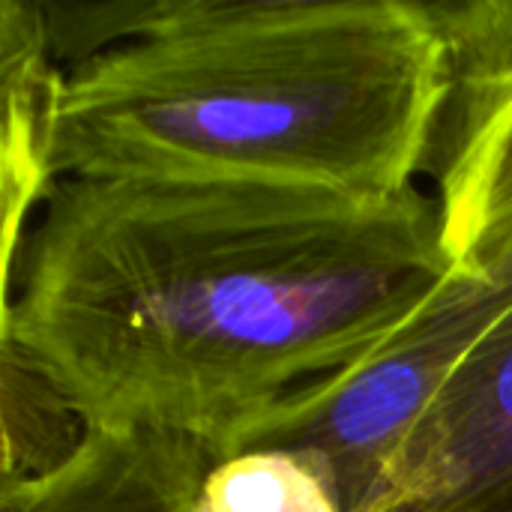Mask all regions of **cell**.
<instances>
[{
  "label": "cell",
  "mask_w": 512,
  "mask_h": 512,
  "mask_svg": "<svg viewBox=\"0 0 512 512\" xmlns=\"http://www.w3.org/2000/svg\"><path fill=\"white\" fill-rule=\"evenodd\" d=\"M435 198L63 177L3 285L0 342L93 429L204 444L393 342L453 282Z\"/></svg>",
  "instance_id": "cell-1"
},
{
  "label": "cell",
  "mask_w": 512,
  "mask_h": 512,
  "mask_svg": "<svg viewBox=\"0 0 512 512\" xmlns=\"http://www.w3.org/2000/svg\"><path fill=\"white\" fill-rule=\"evenodd\" d=\"M57 177L417 189L447 96L429 0L45 3Z\"/></svg>",
  "instance_id": "cell-2"
},
{
  "label": "cell",
  "mask_w": 512,
  "mask_h": 512,
  "mask_svg": "<svg viewBox=\"0 0 512 512\" xmlns=\"http://www.w3.org/2000/svg\"><path fill=\"white\" fill-rule=\"evenodd\" d=\"M510 312L512 252H507L477 276H459L369 360L276 402L240 426L222 456L246 450L291 453L330 483L342 510L369 512L414 423Z\"/></svg>",
  "instance_id": "cell-3"
},
{
  "label": "cell",
  "mask_w": 512,
  "mask_h": 512,
  "mask_svg": "<svg viewBox=\"0 0 512 512\" xmlns=\"http://www.w3.org/2000/svg\"><path fill=\"white\" fill-rule=\"evenodd\" d=\"M447 96L429 147L441 243L474 276L512 234V0H429Z\"/></svg>",
  "instance_id": "cell-4"
},
{
  "label": "cell",
  "mask_w": 512,
  "mask_h": 512,
  "mask_svg": "<svg viewBox=\"0 0 512 512\" xmlns=\"http://www.w3.org/2000/svg\"><path fill=\"white\" fill-rule=\"evenodd\" d=\"M369 512H512V312L414 423Z\"/></svg>",
  "instance_id": "cell-5"
},
{
  "label": "cell",
  "mask_w": 512,
  "mask_h": 512,
  "mask_svg": "<svg viewBox=\"0 0 512 512\" xmlns=\"http://www.w3.org/2000/svg\"><path fill=\"white\" fill-rule=\"evenodd\" d=\"M66 69L48 39L45 0H0V270L12 279L21 246L57 186Z\"/></svg>",
  "instance_id": "cell-6"
},
{
  "label": "cell",
  "mask_w": 512,
  "mask_h": 512,
  "mask_svg": "<svg viewBox=\"0 0 512 512\" xmlns=\"http://www.w3.org/2000/svg\"><path fill=\"white\" fill-rule=\"evenodd\" d=\"M216 456L174 432L93 429L54 471L0 486V512H192Z\"/></svg>",
  "instance_id": "cell-7"
},
{
  "label": "cell",
  "mask_w": 512,
  "mask_h": 512,
  "mask_svg": "<svg viewBox=\"0 0 512 512\" xmlns=\"http://www.w3.org/2000/svg\"><path fill=\"white\" fill-rule=\"evenodd\" d=\"M0 423V486L27 483L54 471L87 435L75 402L12 342H0Z\"/></svg>",
  "instance_id": "cell-8"
},
{
  "label": "cell",
  "mask_w": 512,
  "mask_h": 512,
  "mask_svg": "<svg viewBox=\"0 0 512 512\" xmlns=\"http://www.w3.org/2000/svg\"><path fill=\"white\" fill-rule=\"evenodd\" d=\"M192 512H345L330 483L282 450L222 456L207 471Z\"/></svg>",
  "instance_id": "cell-9"
}]
</instances>
